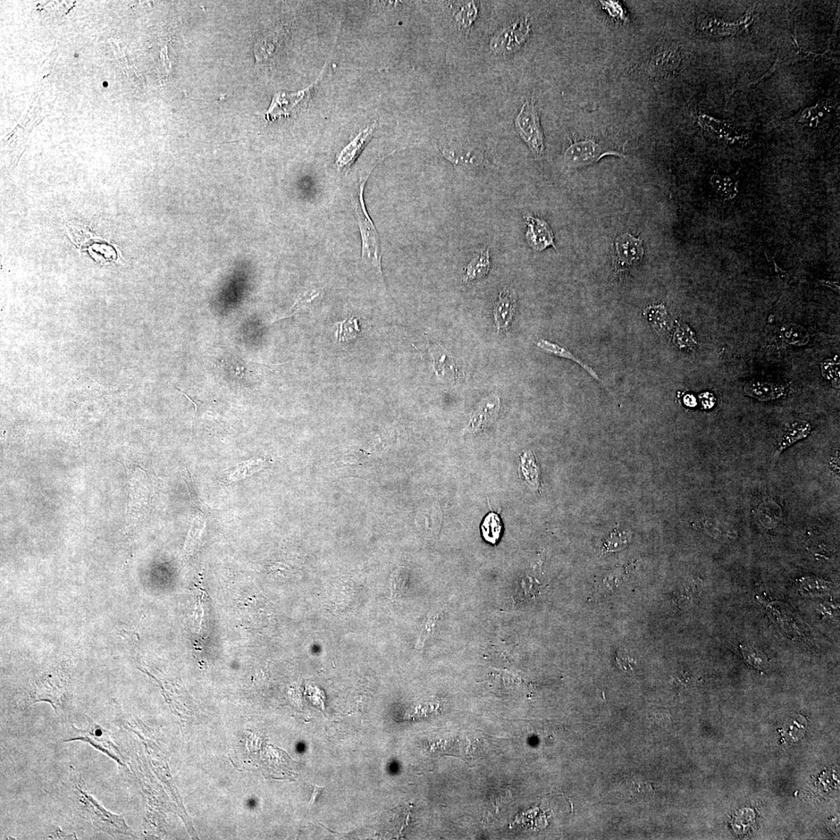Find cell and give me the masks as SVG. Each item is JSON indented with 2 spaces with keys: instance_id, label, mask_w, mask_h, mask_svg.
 Returning a JSON list of instances; mask_svg holds the SVG:
<instances>
[{
  "instance_id": "obj_2",
  "label": "cell",
  "mask_w": 840,
  "mask_h": 840,
  "mask_svg": "<svg viewBox=\"0 0 840 840\" xmlns=\"http://www.w3.org/2000/svg\"><path fill=\"white\" fill-rule=\"evenodd\" d=\"M70 678L66 667L48 669L28 686L21 696L20 707L24 709L38 702H48L57 713H62L67 705Z\"/></svg>"
},
{
  "instance_id": "obj_11",
  "label": "cell",
  "mask_w": 840,
  "mask_h": 840,
  "mask_svg": "<svg viewBox=\"0 0 840 840\" xmlns=\"http://www.w3.org/2000/svg\"><path fill=\"white\" fill-rule=\"evenodd\" d=\"M517 310V294L510 288H503L493 308V316L495 327L498 333H504L510 330L513 322Z\"/></svg>"
},
{
  "instance_id": "obj_18",
  "label": "cell",
  "mask_w": 840,
  "mask_h": 840,
  "mask_svg": "<svg viewBox=\"0 0 840 840\" xmlns=\"http://www.w3.org/2000/svg\"><path fill=\"white\" fill-rule=\"evenodd\" d=\"M811 429V425L804 420H793L788 422L781 432L778 445L779 452H782L797 441L807 438Z\"/></svg>"
},
{
  "instance_id": "obj_25",
  "label": "cell",
  "mask_w": 840,
  "mask_h": 840,
  "mask_svg": "<svg viewBox=\"0 0 840 840\" xmlns=\"http://www.w3.org/2000/svg\"><path fill=\"white\" fill-rule=\"evenodd\" d=\"M674 342L680 349H693L697 346V341L694 332L687 325L682 324L677 327L674 335Z\"/></svg>"
},
{
  "instance_id": "obj_21",
  "label": "cell",
  "mask_w": 840,
  "mask_h": 840,
  "mask_svg": "<svg viewBox=\"0 0 840 840\" xmlns=\"http://www.w3.org/2000/svg\"><path fill=\"white\" fill-rule=\"evenodd\" d=\"M502 522L498 514L490 512L487 515L481 525L483 539L491 544L497 543L502 533Z\"/></svg>"
},
{
  "instance_id": "obj_3",
  "label": "cell",
  "mask_w": 840,
  "mask_h": 840,
  "mask_svg": "<svg viewBox=\"0 0 840 840\" xmlns=\"http://www.w3.org/2000/svg\"><path fill=\"white\" fill-rule=\"evenodd\" d=\"M371 172L360 178L357 187L352 192L351 199L352 205L355 208L360 234L362 237V259L367 263L373 266L383 281L380 238L371 217L367 214L364 200L365 183Z\"/></svg>"
},
{
  "instance_id": "obj_19",
  "label": "cell",
  "mask_w": 840,
  "mask_h": 840,
  "mask_svg": "<svg viewBox=\"0 0 840 840\" xmlns=\"http://www.w3.org/2000/svg\"><path fill=\"white\" fill-rule=\"evenodd\" d=\"M491 266L490 252L488 248H483L480 254L476 256L470 263L463 277L465 283L473 282L483 278L489 273Z\"/></svg>"
},
{
  "instance_id": "obj_26",
  "label": "cell",
  "mask_w": 840,
  "mask_h": 840,
  "mask_svg": "<svg viewBox=\"0 0 840 840\" xmlns=\"http://www.w3.org/2000/svg\"><path fill=\"white\" fill-rule=\"evenodd\" d=\"M262 460H251L245 463L241 464L230 475L229 480L231 481H238L240 478H245L255 472L258 471L262 468Z\"/></svg>"
},
{
  "instance_id": "obj_30",
  "label": "cell",
  "mask_w": 840,
  "mask_h": 840,
  "mask_svg": "<svg viewBox=\"0 0 840 840\" xmlns=\"http://www.w3.org/2000/svg\"><path fill=\"white\" fill-rule=\"evenodd\" d=\"M821 373L823 377H826L833 383L836 388H839V364L833 362V361L827 360L821 364Z\"/></svg>"
},
{
  "instance_id": "obj_15",
  "label": "cell",
  "mask_w": 840,
  "mask_h": 840,
  "mask_svg": "<svg viewBox=\"0 0 840 840\" xmlns=\"http://www.w3.org/2000/svg\"><path fill=\"white\" fill-rule=\"evenodd\" d=\"M374 126L375 125L372 127L367 128L359 132L358 136L341 151L337 161H336V164H337L340 169L348 170L354 164L361 152H362L364 147L373 137Z\"/></svg>"
},
{
  "instance_id": "obj_14",
  "label": "cell",
  "mask_w": 840,
  "mask_h": 840,
  "mask_svg": "<svg viewBox=\"0 0 840 840\" xmlns=\"http://www.w3.org/2000/svg\"><path fill=\"white\" fill-rule=\"evenodd\" d=\"M429 351L436 374L442 380L455 381L458 374V369L450 352L440 344H434Z\"/></svg>"
},
{
  "instance_id": "obj_1",
  "label": "cell",
  "mask_w": 840,
  "mask_h": 840,
  "mask_svg": "<svg viewBox=\"0 0 840 840\" xmlns=\"http://www.w3.org/2000/svg\"><path fill=\"white\" fill-rule=\"evenodd\" d=\"M66 787L72 802V811L75 817L92 828L112 836H135L122 816L108 812L88 793L81 775L73 767L70 768Z\"/></svg>"
},
{
  "instance_id": "obj_10",
  "label": "cell",
  "mask_w": 840,
  "mask_h": 840,
  "mask_svg": "<svg viewBox=\"0 0 840 840\" xmlns=\"http://www.w3.org/2000/svg\"><path fill=\"white\" fill-rule=\"evenodd\" d=\"M501 406L500 399L498 394H491L483 399L470 417L468 425L465 431L470 434H478L484 431L498 419Z\"/></svg>"
},
{
  "instance_id": "obj_28",
  "label": "cell",
  "mask_w": 840,
  "mask_h": 840,
  "mask_svg": "<svg viewBox=\"0 0 840 840\" xmlns=\"http://www.w3.org/2000/svg\"><path fill=\"white\" fill-rule=\"evenodd\" d=\"M204 525H205V520H204L203 518H201V517L196 518V519L194 520V522H193V523L191 525L189 539L187 540V543L186 545V555H189V554L191 552L193 547H194V545L196 544V542L199 540V537L201 535V532L204 531Z\"/></svg>"
},
{
  "instance_id": "obj_33",
  "label": "cell",
  "mask_w": 840,
  "mask_h": 840,
  "mask_svg": "<svg viewBox=\"0 0 840 840\" xmlns=\"http://www.w3.org/2000/svg\"><path fill=\"white\" fill-rule=\"evenodd\" d=\"M48 838H51V839H72V836H71V835H70V836H67L66 834H63V831H61V829H58L56 831H54V834H52L51 835L48 836Z\"/></svg>"
},
{
  "instance_id": "obj_5",
  "label": "cell",
  "mask_w": 840,
  "mask_h": 840,
  "mask_svg": "<svg viewBox=\"0 0 840 840\" xmlns=\"http://www.w3.org/2000/svg\"><path fill=\"white\" fill-rule=\"evenodd\" d=\"M516 130L520 137L531 149L536 159L542 158L545 152V141L540 125V115L537 113L533 100L527 102L517 117Z\"/></svg>"
},
{
  "instance_id": "obj_27",
  "label": "cell",
  "mask_w": 840,
  "mask_h": 840,
  "mask_svg": "<svg viewBox=\"0 0 840 840\" xmlns=\"http://www.w3.org/2000/svg\"><path fill=\"white\" fill-rule=\"evenodd\" d=\"M338 325L340 326V329L337 336L341 342L355 339L360 332L357 319L355 317H352L350 320L339 322Z\"/></svg>"
},
{
  "instance_id": "obj_31",
  "label": "cell",
  "mask_w": 840,
  "mask_h": 840,
  "mask_svg": "<svg viewBox=\"0 0 840 840\" xmlns=\"http://www.w3.org/2000/svg\"><path fill=\"white\" fill-rule=\"evenodd\" d=\"M701 400H702L703 405L705 409H710V408L713 407L714 406V403H715V401H716V399H715V398H714L713 394L708 393V392L704 393L702 394Z\"/></svg>"
},
{
  "instance_id": "obj_20",
  "label": "cell",
  "mask_w": 840,
  "mask_h": 840,
  "mask_svg": "<svg viewBox=\"0 0 840 840\" xmlns=\"http://www.w3.org/2000/svg\"><path fill=\"white\" fill-rule=\"evenodd\" d=\"M537 346L543 350L545 352L550 355L557 356L561 358H565L574 361L577 364L581 366L585 371L589 374L594 379L601 382L599 377L596 374L593 369L586 366L582 360L577 359L572 352H570L567 349L561 347L557 344L552 343L545 340H540L537 342Z\"/></svg>"
},
{
  "instance_id": "obj_7",
  "label": "cell",
  "mask_w": 840,
  "mask_h": 840,
  "mask_svg": "<svg viewBox=\"0 0 840 840\" xmlns=\"http://www.w3.org/2000/svg\"><path fill=\"white\" fill-rule=\"evenodd\" d=\"M607 155L621 156L616 151L604 149L593 140L577 142L567 149L565 162L568 167L576 168L597 162Z\"/></svg>"
},
{
  "instance_id": "obj_35",
  "label": "cell",
  "mask_w": 840,
  "mask_h": 840,
  "mask_svg": "<svg viewBox=\"0 0 840 840\" xmlns=\"http://www.w3.org/2000/svg\"><path fill=\"white\" fill-rule=\"evenodd\" d=\"M684 400L686 404L688 406H694L695 405V400L692 396H687Z\"/></svg>"
},
{
  "instance_id": "obj_22",
  "label": "cell",
  "mask_w": 840,
  "mask_h": 840,
  "mask_svg": "<svg viewBox=\"0 0 840 840\" xmlns=\"http://www.w3.org/2000/svg\"><path fill=\"white\" fill-rule=\"evenodd\" d=\"M739 649H740L739 650H740L743 658L754 668L763 671L770 666L767 657L761 651L747 645H740Z\"/></svg>"
},
{
  "instance_id": "obj_32",
  "label": "cell",
  "mask_w": 840,
  "mask_h": 840,
  "mask_svg": "<svg viewBox=\"0 0 840 840\" xmlns=\"http://www.w3.org/2000/svg\"><path fill=\"white\" fill-rule=\"evenodd\" d=\"M325 789V787H317V786L314 787V792H313L312 798H310V804H313L317 801L318 797H320L321 794L324 792Z\"/></svg>"
},
{
  "instance_id": "obj_17",
  "label": "cell",
  "mask_w": 840,
  "mask_h": 840,
  "mask_svg": "<svg viewBox=\"0 0 840 840\" xmlns=\"http://www.w3.org/2000/svg\"><path fill=\"white\" fill-rule=\"evenodd\" d=\"M744 392L747 396L765 401L784 397L786 389L779 384L753 381L746 384Z\"/></svg>"
},
{
  "instance_id": "obj_16",
  "label": "cell",
  "mask_w": 840,
  "mask_h": 840,
  "mask_svg": "<svg viewBox=\"0 0 840 840\" xmlns=\"http://www.w3.org/2000/svg\"><path fill=\"white\" fill-rule=\"evenodd\" d=\"M752 21V14H747L745 19L739 21L738 23H723L713 19H705L700 24V30L712 36H730V33H736L749 27V25Z\"/></svg>"
},
{
  "instance_id": "obj_4",
  "label": "cell",
  "mask_w": 840,
  "mask_h": 840,
  "mask_svg": "<svg viewBox=\"0 0 840 840\" xmlns=\"http://www.w3.org/2000/svg\"><path fill=\"white\" fill-rule=\"evenodd\" d=\"M80 723L82 725L80 728L71 725V735L65 738L63 742L82 741L88 742L122 767L124 765L122 753L112 740L107 730L88 717L82 718Z\"/></svg>"
},
{
  "instance_id": "obj_23",
  "label": "cell",
  "mask_w": 840,
  "mask_h": 840,
  "mask_svg": "<svg viewBox=\"0 0 840 840\" xmlns=\"http://www.w3.org/2000/svg\"><path fill=\"white\" fill-rule=\"evenodd\" d=\"M321 294L322 292L317 290L308 291L302 294V295L299 296V298L297 299L295 303H294L289 312L280 317L279 320H281V319L290 317L300 313L305 312V310H309L310 308H312L313 302L321 297Z\"/></svg>"
},
{
  "instance_id": "obj_8",
  "label": "cell",
  "mask_w": 840,
  "mask_h": 840,
  "mask_svg": "<svg viewBox=\"0 0 840 840\" xmlns=\"http://www.w3.org/2000/svg\"><path fill=\"white\" fill-rule=\"evenodd\" d=\"M682 63L681 50L675 45H663L652 54L649 71L654 78H663L676 72Z\"/></svg>"
},
{
  "instance_id": "obj_34",
  "label": "cell",
  "mask_w": 840,
  "mask_h": 840,
  "mask_svg": "<svg viewBox=\"0 0 840 840\" xmlns=\"http://www.w3.org/2000/svg\"><path fill=\"white\" fill-rule=\"evenodd\" d=\"M819 283L821 285H826V287L830 288L836 291H839V283L837 282L820 280Z\"/></svg>"
},
{
  "instance_id": "obj_9",
  "label": "cell",
  "mask_w": 840,
  "mask_h": 840,
  "mask_svg": "<svg viewBox=\"0 0 840 840\" xmlns=\"http://www.w3.org/2000/svg\"><path fill=\"white\" fill-rule=\"evenodd\" d=\"M314 84L307 89L296 92V93H287V92L276 93L273 96L270 108L265 113L266 120L273 121L283 116H290L292 112L298 110V107H301L307 104L310 94H312Z\"/></svg>"
},
{
  "instance_id": "obj_12",
  "label": "cell",
  "mask_w": 840,
  "mask_h": 840,
  "mask_svg": "<svg viewBox=\"0 0 840 840\" xmlns=\"http://www.w3.org/2000/svg\"><path fill=\"white\" fill-rule=\"evenodd\" d=\"M525 224L527 226L526 239L528 245L537 251H542L550 246L556 248L554 242V234L550 225L544 221L532 216L531 214L525 216Z\"/></svg>"
},
{
  "instance_id": "obj_29",
  "label": "cell",
  "mask_w": 840,
  "mask_h": 840,
  "mask_svg": "<svg viewBox=\"0 0 840 840\" xmlns=\"http://www.w3.org/2000/svg\"><path fill=\"white\" fill-rule=\"evenodd\" d=\"M477 13V8L473 3L462 7L456 16L460 28H468L476 18Z\"/></svg>"
},
{
  "instance_id": "obj_24",
  "label": "cell",
  "mask_w": 840,
  "mask_h": 840,
  "mask_svg": "<svg viewBox=\"0 0 840 840\" xmlns=\"http://www.w3.org/2000/svg\"><path fill=\"white\" fill-rule=\"evenodd\" d=\"M826 107L817 105L806 109L799 119V122L810 127H818L824 122L828 117Z\"/></svg>"
},
{
  "instance_id": "obj_13",
  "label": "cell",
  "mask_w": 840,
  "mask_h": 840,
  "mask_svg": "<svg viewBox=\"0 0 840 840\" xmlns=\"http://www.w3.org/2000/svg\"><path fill=\"white\" fill-rule=\"evenodd\" d=\"M617 265L626 268L641 261L644 256L643 242L628 233L620 235L616 241Z\"/></svg>"
},
{
  "instance_id": "obj_6",
  "label": "cell",
  "mask_w": 840,
  "mask_h": 840,
  "mask_svg": "<svg viewBox=\"0 0 840 840\" xmlns=\"http://www.w3.org/2000/svg\"><path fill=\"white\" fill-rule=\"evenodd\" d=\"M527 19H520L503 28L491 39V49L498 54H510L522 47L530 35Z\"/></svg>"
}]
</instances>
